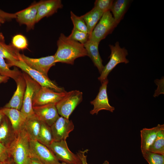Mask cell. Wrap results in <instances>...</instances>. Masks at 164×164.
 Instances as JSON below:
<instances>
[{"label": "cell", "mask_w": 164, "mask_h": 164, "mask_svg": "<svg viewBox=\"0 0 164 164\" xmlns=\"http://www.w3.org/2000/svg\"><path fill=\"white\" fill-rule=\"evenodd\" d=\"M57 48L54 55L56 63L73 65L79 57L88 56L84 45L60 34L57 42Z\"/></svg>", "instance_id": "obj_1"}, {"label": "cell", "mask_w": 164, "mask_h": 164, "mask_svg": "<svg viewBox=\"0 0 164 164\" xmlns=\"http://www.w3.org/2000/svg\"><path fill=\"white\" fill-rule=\"evenodd\" d=\"M30 139L23 127L7 148L15 164H27L30 158Z\"/></svg>", "instance_id": "obj_2"}, {"label": "cell", "mask_w": 164, "mask_h": 164, "mask_svg": "<svg viewBox=\"0 0 164 164\" xmlns=\"http://www.w3.org/2000/svg\"><path fill=\"white\" fill-rule=\"evenodd\" d=\"M109 46L111 50L109 60L104 66L98 78L101 83L107 79L109 74L118 64L120 63L126 64L129 62L126 58L128 55L127 50L125 48H121L118 42H117L114 45H110Z\"/></svg>", "instance_id": "obj_3"}, {"label": "cell", "mask_w": 164, "mask_h": 164, "mask_svg": "<svg viewBox=\"0 0 164 164\" xmlns=\"http://www.w3.org/2000/svg\"><path fill=\"white\" fill-rule=\"evenodd\" d=\"M117 25L110 11L104 12L90 35L89 39L99 43L112 32Z\"/></svg>", "instance_id": "obj_4"}, {"label": "cell", "mask_w": 164, "mask_h": 164, "mask_svg": "<svg viewBox=\"0 0 164 164\" xmlns=\"http://www.w3.org/2000/svg\"><path fill=\"white\" fill-rule=\"evenodd\" d=\"M9 67L14 66L19 68L41 87L51 89L57 92L65 91L63 88L59 87L51 81L48 76L29 67L20 58L19 60L9 64Z\"/></svg>", "instance_id": "obj_5"}, {"label": "cell", "mask_w": 164, "mask_h": 164, "mask_svg": "<svg viewBox=\"0 0 164 164\" xmlns=\"http://www.w3.org/2000/svg\"><path fill=\"white\" fill-rule=\"evenodd\" d=\"M83 93L75 90L67 92L65 96L56 104L59 115L69 119L77 106L82 100Z\"/></svg>", "instance_id": "obj_6"}, {"label": "cell", "mask_w": 164, "mask_h": 164, "mask_svg": "<svg viewBox=\"0 0 164 164\" xmlns=\"http://www.w3.org/2000/svg\"><path fill=\"white\" fill-rule=\"evenodd\" d=\"M26 84L22 107L20 110L26 118L34 114L32 108V101L41 86L28 74L22 73Z\"/></svg>", "instance_id": "obj_7"}, {"label": "cell", "mask_w": 164, "mask_h": 164, "mask_svg": "<svg viewBox=\"0 0 164 164\" xmlns=\"http://www.w3.org/2000/svg\"><path fill=\"white\" fill-rule=\"evenodd\" d=\"M30 158L36 159L44 164H57L59 161L48 147L37 140H30Z\"/></svg>", "instance_id": "obj_8"}, {"label": "cell", "mask_w": 164, "mask_h": 164, "mask_svg": "<svg viewBox=\"0 0 164 164\" xmlns=\"http://www.w3.org/2000/svg\"><path fill=\"white\" fill-rule=\"evenodd\" d=\"M48 148L52 150L59 161L67 164H82L77 155L69 149L66 140L53 141Z\"/></svg>", "instance_id": "obj_9"}, {"label": "cell", "mask_w": 164, "mask_h": 164, "mask_svg": "<svg viewBox=\"0 0 164 164\" xmlns=\"http://www.w3.org/2000/svg\"><path fill=\"white\" fill-rule=\"evenodd\" d=\"M67 92L55 91L51 89L41 87L32 101V106L49 104H56L66 95Z\"/></svg>", "instance_id": "obj_10"}, {"label": "cell", "mask_w": 164, "mask_h": 164, "mask_svg": "<svg viewBox=\"0 0 164 164\" xmlns=\"http://www.w3.org/2000/svg\"><path fill=\"white\" fill-rule=\"evenodd\" d=\"M21 59L31 68L47 76L50 68L56 63L54 55L39 58H30L24 54H20Z\"/></svg>", "instance_id": "obj_11"}, {"label": "cell", "mask_w": 164, "mask_h": 164, "mask_svg": "<svg viewBox=\"0 0 164 164\" xmlns=\"http://www.w3.org/2000/svg\"><path fill=\"white\" fill-rule=\"evenodd\" d=\"M74 127L71 120L60 116L50 126L53 141L66 140Z\"/></svg>", "instance_id": "obj_12"}, {"label": "cell", "mask_w": 164, "mask_h": 164, "mask_svg": "<svg viewBox=\"0 0 164 164\" xmlns=\"http://www.w3.org/2000/svg\"><path fill=\"white\" fill-rule=\"evenodd\" d=\"M108 83V80L107 79L101 83L97 95L94 99L90 102L91 104L94 106L93 109L90 111L91 114H97L100 111L103 110L111 112L114 110V108L111 106L109 102L107 92Z\"/></svg>", "instance_id": "obj_13"}, {"label": "cell", "mask_w": 164, "mask_h": 164, "mask_svg": "<svg viewBox=\"0 0 164 164\" xmlns=\"http://www.w3.org/2000/svg\"><path fill=\"white\" fill-rule=\"evenodd\" d=\"M32 108L39 119L50 127L60 117L55 104L33 106Z\"/></svg>", "instance_id": "obj_14"}, {"label": "cell", "mask_w": 164, "mask_h": 164, "mask_svg": "<svg viewBox=\"0 0 164 164\" xmlns=\"http://www.w3.org/2000/svg\"><path fill=\"white\" fill-rule=\"evenodd\" d=\"M40 3V1L35 3L28 8L16 12L17 21L20 25H26L28 31L34 28Z\"/></svg>", "instance_id": "obj_15"}, {"label": "cell", "mask_w": 164, "mask_h": 164, "mask_svg": "<svg viewBox=\"0 0 164 164\" xmlns=\"http://www.w3.org/2000/svg\"><path fill=\"white\" fill-rule=\"evenodd\" d=\"M17 88L9 102L3 107L20 110L22 105L26 84L22 74L15 81Z\"/></svg>", "instance_id": "obj_16"}, {"label": "cell", "mask_w": 164, "mask_h": 164, "mask_svg": "<svg viewBox=\"0 0 164 164\" xmlns=\"http://www.w3.org/2000/svg\"><path fill=\"white\" fill-rule=\"evenodd\" d=\"M39 6L36 19V23L44 17L50 16L56 13L63 5L60 0L40 1Z\"/></svg>", "instance_id": "obj_17"}, {"label": "cell", "mask_w": 164, "mask_h": 164, "mask_svg": "<svg viewBox=\"0 0 164 164\" xmlns=\"http://www.w3.org/2000/svg\"><path fill=\"white\" fill-rule=\"evenodd\" d=\"M164 129V125L158 124L156 126L147 128H143L140 131L141 149L142 153L147 151L159 132Z\"/></svg>", "instance_id": "obj_18"}, {"label": "cell", "mask_w": 164, "mask_h": 164, "mask_svg": "<svg viewBox=\"0 0 164 164\" xmlns=\"http://www.w3.org/2000/svg\"><path fill=\"white\" fill-rule=\"evenodd\" d=\"M9 119L13 129L17 134L23 127L26 117L20 110L11 108L1 109Z\"/></svg>", "instance_id": "obj_19"}, {"label": "cell", "mask_w": 164, "mask_h": 164, "mask_svg": "<svg viewBox=\"0 0 164 164\" xmlns=\"http://www.w3.org/2000/svg\"><path fill=\"white\" fill-rule=\"evenodd\" d=\"M17 134L9 118L5 116L0 125V143L8 148Z\"/></svg>", "instance_id": "obj_20"}, {"label": "cell", "mask_w": 164, "mask_h": 164, "mask_svg": "<svg viewBox=\"0 0 164 164\" xmlns=\"http://www.w3.org/2000/svg\"><path fill=\"white\" fill-rule=\"evenodd\" d=\"M99 43L88 39L84 45L87 52L88 56L91 58L101 74L104 66L102 64V60L99 52Z\"/></svg>", "instance_id": "obj_21"}, {"label": "cell", "mask_w": 164, "mask_h": 164, "mask_svg": "<svg viewBox=\"0 0 164 164\" xmlns=\"http://www.w3.org/2000/svg\"><path fill=\"white\" fill-rule=\"evenodd\" d=\"M41 121L34 113L26 118L23 127L30 140H37Z\"/></svg>", "instance_id": "obj_22"}, {"label": "cell", "mask_w": 164, "mask_h": 164, "mask_svg": "<svg viewBox=\"0 0 164 164\" xmlns=\"http://www.w3.org/2000/svg\"><path fill=\"white\" fill-rule=\"evenodd\" d=\"M104 13L94 7L91 10L81 15L87 25L90 35Z\"/></svg>", "instance_id": "obj_23"}, {"label": "cell", "mask_w": 164, "mask_h": 164, "mask_svg": "<svg viewBox=\"0 0 164 164\" xmlns=\"http://www.w3.org/2000/svg\"><path fill=\"white\" fill-rule=\"evenodd\" d=\"M130 2L128 0L113 1L110 11L111 12L113 17L118 24L123 18Z\"/></svg>", "instance_id": "obj_24"}, {"label": "cell", "mask_w": 164, "mask_h": 164, "mask_svg": "<svg viewBox=\"0 0 164 164\" xmlns=\"http://www.w3.org/2000/svg\"><path fill=\"white\" fill-rule=\"evenodd\" d=\"M20 54L19 50L12 45H7L5 47L0 48V56L8 61V65L19 60Z\"/></svg>", "instance_id": "obj_25"}, {"label": "cell", "mask_w": 164, "mask_h": 164, "mask_svg": "<svg viewBox=\"0 0 164 164\" xmlns=\"http://www.w3.org/2000/svg\"><path fill=\"white\" fill-rule=\"evenodd\" d=\"M37 141L48 147L53 141L50 127L42 121Z\"/></svg>", "instance_id": "obj_26"}, {"label": "cell", "mask_w": 164, "mask_h": 164, "mask_svg": "<svg viewBox=\"0 0 164 164\" xmlns=\"http://www.w3.org/2000/svg\"><path fill=\"white\" fill-rule=\"evenodd\" d=\"M147 151L164 155V129L159 132Z\"/></svg>", "instance_id": "obj_27"}, {"label": "cell", "mask_w": 164, "mask_h": 164, "mask_svg": "<svg viewBox=\"0 0 164 164\" xmlns=\"http://www.w3.org/2000/svg\"><path fill=\"white\" fill-rule=\"evenodd\" d=\"M4 58L0 56V74L7 76L15 81L22 73L17 69L11 70Z\"/></svg>", "instance_id": "obj_28"}, {"label": "cell", "mask_w": 164, "mask_h": 164, "mask_svg": "<svg viewBox=\"0 0 164 164\" xmlns=\"http://www.w3.org/2000/svg\"><path fill=\"white\" fill-rule=\"evenodd\" d=\"M149 164H164V155L146 151L142 153Z\"/></svg>", "instance_id": "obj_29"}, {"label": "cell", "mask_w": 164, "mask_h": 164, "mask_svg": "<svg viewBox=\"0 0 164 164\" xmlns=\"http://www.w3.org/2000/svg\"><path fill=\"white\" fill-rule=\"evenodd\" d=\"M70 18L73 25V28L88 34L87 25L82 16H77L72 11H70Z\"/></svg>", "instance_id": "obj_30"}, {"label": "cell", "mask_w": 164, "mask_h": 164, "mask_svg": "<svg viewBox=\"0 0 164 164\" xmlns=\"http://www.w3.org/2000/svg\"><path fill=\"white\" fill-rule=\"evenodd\" d=\"M90 35L73 28L71 33L68 36L70 39L84 45L88 40Z\"/></svg>", "instance_id": "obj_31"}, {"label": "cell", "mask_w": 164, "mask_h": 164, "mask_svg": "<svg viewBox=\"0 0 164 164\" xmlns=\"http://www.w3.org/2000/svg\"><path fill=\"white\" fill-rule=\"evenodd\" d=\"M12 45L18 50H23L27 48L28 43L26 37L21 34L14 36L12 39Z\"/></svg>", "instance_id": "obj_32"}, {"label": "cell", "mask_w": 164, "mask_h": 164, "mask_svg": "<svg viewBox=\"0 0 164 164\" xmlns=\"http://www.w3.org/2000/svg\"><path fill=\"white\" fill-rule=\"evenodd\" d=\"M113 1L112 0H97L94 2V7L104 13L110 11Z\"/></svg>", "instance_id": "obj_33"}, {"label": "cell", "mask_w": 164, "mask_h": 164, "mask_svg": "<svg viewBox=\"0 0 164 164\" xmlns=\"http://www.w3.org/2000/svg\"><path fill=\"white\" fill-rule=\"evenodd\" d=\"M9 156L7 148L0 143V162L3 163Z\"/></svg>", "instance_id": "obj_34"}, {"label": "cell", "mask_w": 164, "mask_h": 164, "mask_svg": "<svg viewBox=\"0 0 164 164\" xmlns=\"http://www.w3.org/2000/svg\"><path fill=\"white\" fill-rule=\"evenodd\" d=\"M16 12L14 13H8L0 9V17L5 19L6 21L16 19Z\"/></svg>", "instance_id": "obj_35"}, {"label": "cell", "mask_w": 164, "mask_h": 164, "mask_svg": "<svg viewBox=\"0 0 164 164\" xmlns=\"http://www.w3.org/2000/svg\"><path fill=\"white\" fill-rule=\"evenodd\" d=\"M89 150L86 149L84 151H79L77 155L80 159L82 164H89L87 161V155H86L87 153Z\"/></svg>", "instance_id": "obj_36"}, {"label": "cell", "mask_w": 164, "mask_h": 164, "mask_svg": "<svg viewBox=\"0 0 164 164\" xmlns=\"http://www.w3.org/2000/svg\"><path fill=\"white\" fill-rule=\"evenodd\" d=\"M27 164H44L36 159L30 158Z\"/></svg>", "instance_id": "obj_37"}, {"label": "cell", "mask_w": 164, "mask_h": 164, "mask_svg": "<svg viewBox=\"0 0 164 164\" xmlns=\"http://www.w3.org/2000/svg\"><path fill=\"white\" fill-rule=\"evenodd\" d=\"M9 77L0 74V84L5 83L8 82L9 79Z\"/></svg>", "instance_id": "obj_38"}, {"label": "cell", "mask_w": 164, "mask_h": 164, "mask_svg": "<svg viewBox=\"0 0 164 164\" xmlns=\"http://www.w3.org/2000/svg\"><path fill=\"white\" fill-rule=\"evenodd\" d=\"M6 21L0 17V25L1 23H4ZM0 43H5L4 37L2 33L0 32Z\"/></svg>", "instance_id": "obj_39"}, {"label": "cell", "mask_w": 164, "mask_h": 164, "mask_svg": "<svg viewBox=\"0 0 164 164\" xmlns=\"http://www.w3.org/2000/svg\"><path fill=\"white\" fill-rule=\"evenodd\" d=\"M3 164H15V163L12 157L10 156L3 163Z\"/></svg>", "instance_id": "obj_40"}, {"label": "cell", "mask_w": 164, "mask_h": 164, "mask_svg": "<svg viewBox=\"0 0 164 164\" xmlns=\"http://www.w3.org/2000/svg\"><path fill=\"white\" fill-rule=\"evenodd\" d=\"M5 115L2 112L1 109H0V125L2 123Z\"/></svg>", "instance_id": "obj_41"}, {"label": "cell", "mask_w": 164, "mask_h": 164, "mask_svg": "<svg viewBox=\"0 0 164 164\" xmlns=\"http://www.w3.org/2000/svg\"><path fill=\"white\" fill-rule=\"evenodd\" d=\"M7 45L5 43H0V48L5 47Z\"/></svg>", "instance_id": "obj_42"}, {"label": "cell", "mask_w": 164, "mask_h": 164, "mask_svg": "<svg viewBox=\"0 0 164 164\" xmlns=\"http://www.w3.org/2000/svg\"><path fill=\"white\" fill-rule=\"evenodd\" d=\"M103 164H110L109 162L107 160H105L103 162Z\"/></svg>", "instance_id": "obj_43"}, {"label": "cell", "mask_w": 164, "mask_h": 164, "mask_svg": "<svg viewBox=\"0 0 164 164\" xmlns=\"http://www.w3.org/2000/svg\"><path fill=\"white\" fill-rule=\"evenodd\" d=\"M57 164H67L64 162H62L61 163H60V162Z\"/></svg>", "instance_id": "obj_44"}, {"label": "cell", "mask_w": 164, "mask_h": 164, "mask_svg": "<svg viewBox=\"0 0 164 164\" xmlns=\"http://www.w3.org/2000/svg\"><path fill=\"white\" fill-rule=\"evenodd\" d=\"M0 164H3V163L0 162Z\"/></svg>", "instance_id": "obj_45"}]
</instances>
